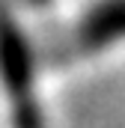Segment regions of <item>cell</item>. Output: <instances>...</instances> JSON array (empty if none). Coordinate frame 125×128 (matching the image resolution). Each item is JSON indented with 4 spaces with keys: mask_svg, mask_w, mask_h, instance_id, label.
I'll return each mask as SVG.
<instances>
[{
    "mask_svg": "<svg viewBox=\"0 0 125 128\" xmlns=\"http://www.w3.org/2000/svg\"><path fill=\"white\" fill-rule=\"evenodd\" d=\"M36 68L33 42L15 12L0 0V98L9 113V128H45Z\"/></svg>",
    "mask_w": 125,
    "mask_h": 128,
    "instance_id": "6da1fadb",
    "label": "cell"
},
{
    "mask_svg": "<svg viewBox=\"0 0 125 128\" xmlns=\"http://www.w3.org/2000/svg\"><path fill=\"white\" fill-rule=\"evenodd\" d=\"M122 39H125V0H98L72 27L68 48L84 57V54H98Z\"/></svg>",
    "mask_w": 125,
    "mask_h": 128,
    "instance_id": "7a4b0ae2",
    "label": "cell"
}]
</instances>
